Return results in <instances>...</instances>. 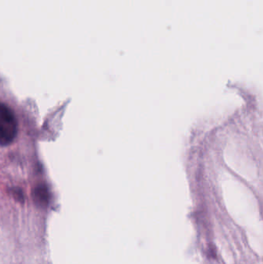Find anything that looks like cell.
Wrapping results in <instances>:
<instances>
[{
	"label": "cell",
	"mask_w": 263,
	"mask_h": 264,
	"mask_svg": "<svg viewBox=\"0 0 263 264\" xmlns=\"http://www.w3.org/2000/svg\"><path fill=\"white\" fill-rule=\"evenodd\" d=\"M17 121L7 105L0 103V145L8 146L17 135Z\"/></svg>",
	"instance_id": "cell-1"
},
{
	"label": "cell",
	"mask_w": 263,
	"mask_h": 264,
	"mask_svg": "<svg viewBox=\"0 0 263 264\" xmlns=\"http://www.w3.org/2000/svg\"><path fill=\"white\" fill-rule=\"evenodd\" d=\"M33 196L36 204L40 207H46L49 203V190L43 184H40L34 188Z\"/></svg>",
	"instance_id": "cell-2"
},
{
	"label": "cell",
	"mask_w": 263,
	"mask_h": 264,
	"mask_svg": "<svg viewBox=\"0 0 263 264\" xmlns=\"http://www.w3.org/2000/svg\"><path fill=\"white\" fill-rule=\"evenodd\" d=\"M13 195L18 201H24L23 195L20 188H13Z\"/></svg>",
	"instance_id": "cell-3"
}]
</instances>
